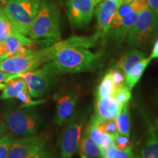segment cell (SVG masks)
I'll return each mask as SVG.
<instances>
[{
  "instance_id": "22",
  "label": "cell",
  "mask_w": 158,
  "mask_h": 158,
  "mask_svg": "<svg viewBox=\"0 0 158 158\" xmlns=\"http://www.w3.org/2000/svg\"><path fill=\"white\" fill-rule=\"evenodd\" d=\"M84 131L92 138V139L98 144L100 147H108L113 144V138L111 135H108L100 131L86 122V127Z\"/></svg>"
},
{
  "instance_id": "32",
  "label": "cell",
  "mask_w": 158,
  "mask_h": 158,
  "mask_svg": "<svg viewBox=\"0 0 158 158\" xmlns=\"http://www.w3.org/2000/svg\"><path fill=\"white\" fill-rule=\"evenodd\" d=\"M18 77H19V74H10L0 71V84L7 83Z\"/></svg>"
},
{
  "instance_id": "36",
  "label": "cell",
  "mask_w": 158,
  "mask_h": 158,
  "mask_svg": "<svg viewBox=\"0 0 158 158\" xmlns=\"http://www.w3.org/2000/svg\"><path fill=\"white\" fill-rule=\"evenodd\" d=\"M133 1H134V0H120V5H121V4L130 3Z\"/></svg>"
},
{
  "instance_id": "8",
  "label": "cell",
  "mask_w": 158,
  "mask_h": 158,
  "mask_svg": "<svg viewBox=\"0 0 158 158\" xmlns=\"http://www.w3.org/2000/svg\"><path fill=\"white\" fill-rule=\"evenodd\" d=\"M27 84L31 98H38L46 94L57 81L56 76L47 63L30 72L19 74Z\"/></svg>"
},
{
  "instance_id": "6",
  "label": "cell",
  "mask_w": 158,
  "mask_h": 158,
  "mask_svg": "<svg viewBox=\"0 0 158 158\" xmlns=\"http://www.w3.org/2000/svg\"><path fill=\"white\" fill-rule=\"evenodd\" d=\"M158 33V21L149 7L141 11L127 36V43L136 48H145Z\"/></svg>"
},
{
  "instance_id": "27",
  "label": "cell",
  "mask_w": 158,
  "mask_h": 158,
  "mask_svg": "<svg viewBox=\"0 0 158 158\" xmlns=\"http://www.w3.org/2000/svg\"><path fill=\"white\" fill-rule=\"evenodd\" d=\"M112 97L119 104L120 107L122 108L125 104L129 103L130 100H131V90L126 85H124L122 87L114 91Z\"/></svg>"
},
{
  "instance_id": "28",
  "label": "cell",
  "mask_w": 158,
  "mask_h": 158,
  "mask_svg": "<svg viewBox=\"0 0 158 158\" xmlns=\"http://www.w3.org/2000/svg\"><path fill=\"white\" fill-rule=\"evenodd\" d=\"M15 136L11 133H6L0 138V158H8L9 152Z\"/></svg>"
},
{
  "instance_id": "14",
  "label": "cell",
  "mask_w": 158,
  "mask_h": 158,
  "mask_svg": "<svg viewBox=\"0 0 158 158\" xmlns=\"http://www.w3.org/2000/svg\"><path fill=\"white\" fill-rule=\"evenodd\" d=\"M138 14L139 13L135 11L130 13L129 15L122 19L121 22L118 23L117 27H116L115 28L110 29L106 37L111 39L113 42L115 43L118 46L122 45V43L127 38L128 33L133 27L134 23L137 19Z\"/></svg>"
},
{
  "instance_id": "31",
  "label": "cell",
  "mask_w": 158,
  "mask_h": 158,
  "mask_svg": "<svg viewBox=\"0 0 158 158\" xmlns=\"http://www.w3.org/2000/svg\"><path fill=\"white\" fill-rule=\"evenodd\" d=\"M25 158H56V157L51 150L44 147L30 154Z\"/></svg>"
},
{
  "instance_id": "9",
  "label": "cell",
  "mask_w": 158,
  "mask_h": 158,
  "mask_svg": "<svg viewBox=\"0 0 158 158\" xmlns=\"http://www.w3.org/2000/svg\"><path fill=\"white\" fill-rule=\"evenodd\" d=\"M102 0H66L65 10L71 24L80 28L89 24Z\"/></svg>"
},
{
  "instance_id": "3",
  "label": "cell",
  "mask_w": 158,
  "mask_h": 158,
  "mask_svg": "<svg viewBox=\"0 0 158 158\" xmlns=\"http://www.w3.org/2000/svg\"><path fill=\"white\" fill-rule=\"evenodd\" d=\"M2 117L10 133L19 137L34 135L41 123L38 114L31 107L5 108Z\"/></svg>"
},
{
  "instance_id": "30",
  "label": "cell",
  "mask_w": 158,
  "mask_h": 158,
  "mask_svg": "<svg viewBox=\"0 0 158 158\" xmlns=\"http://www.w3.org/2000/svg\"><path fill=\"white\" fill-rule=\"evenodd\" d=\"M108 71L110 72L112 80L114 81L115 90L122 87V86L125 85L126 73L123 70L119 68H111Z\"/></svg>"
},
{
  "instance_id": "23",
  "label": "cell",
  "mask_w": 158,
  "mask_h": 158,
  "mask_svg": "<svg viewBox=\"0 0 158 158\" xmlns=\"http://www.w3.org/2000/svg\"><path fill=\"white\" fill-rule=\"evenodd\" d=\"M115 86L109 71H108L102 77L101 81L95 89V100L112 96Z\"/></svg>"
},
{
  "instance_id": "39",
  "label": "cell",
  "mask_w": 158,
  "mask_h": 158,
  "mask_svg": "<svg viewBox=\"0 0 158 158\" xmlns=\"http://www.w3.org/2000/svg\"><path fill=\"white\" fill-rule=\"evenodd\" d=\"M157 124H158V119H157Z\"/></svg>"
},
{
  "instance_id": "35",
  "label": "cell",
  "mask_w": 158,
  "mask_h": 158,
  "mask_svg": "<svg viewBox=\"0 0 158 158\" xmlns=\"http://www.w3.org/2000/svg\"><path fill=\"white\" fill-rule=\"evenodd\" d=\"M6 133H7V128L6 127L3 120L1 119L0 120V138L3 135H5Z\"/></svg>"
},
{
  "instance_id": "38",
  "label": "cell",
  "mask_w": 158,
  "mask_h": 158,
  "mask_svg": "<svg viewBox=\"0 0 158 158\" xmlns=\"http://www.w3.org/2000/svg\"><path fill=\"white\" fill-rule=\"evenodd\" d=\"M81 158H88V157H86V156H84V155H81Z\"/></svg>"
},
{
  "instance_id": "20",
  "label": "cell",
  "mask_w": 158,
  "mask_h": 158,
  "mask_svg": "<svg viewBox=\"0 0 158 158\" xmlns=\"http://www.w3.org/2000/svg\"><path fill=\"white\" fill-rule=\"evenodd\" d=\"M91 125L94 126L97 129L100 130L102 133L113 136L118 133L117 126H116V119H107L102 118L94 114L91 116L89 121H87Z\"/></svg>"
},
{
  "instance_id": "18",
  "label": "cell",
  "mask_w": 158,
  "mask_h": 158,
  "mask_svg": "<svg viewBox=\"0 0 158 158\" xmlns=\"http://www.w3.org/2000/svg\"><path fill=\"white\" fill-rule=\"evenodd\" d=\"M78 150L80 155H84L88 158H101L100 147L85 131L82 132Z\"/></svg>"
},
{
  "instance_id": "4",
  "label": "cell",
  "mask_w": 158,
  "mask_h": 158,
  "mask_svg": "<svg viewBox=\"0 0 158 158\" xmlns=\"http://www.w3.org/2000/svg\"><path fill=\"white\" fill-rule=\"evenodd\" d=\"M54 58L52 46L34 50L23 56H12L0 60V71L10 74H21L40 68Z\"/></svg>"
},
{
  "instance_id": "21",
  "label": "cell",
  "mask_w": 158,
  "mask_h": 158,
  "mask_svg": "<svg viewBox=\"0 0 158 158\" xmlns=\"http://www.w3.org/2000/svg\"><path fill=\"white\" fill-rule=\"evenodd\" d=\"M27 89L24 80L21 77L13 79L10 81L5 83V87L2 90L0 98L2 100H9V99L16 98L20 91Z\"/></svg>"
},
{
  "instance_id": "16",
  "label": "cell",
  "mask_w": 158,
  "mask_h": 158,
  "mask_svg": "<svg viewBox=\"0 0 158 158\" xmlns=\"http://www.w3.org/2000/svg\"><path fill=\"white\" fill-rule=\"evenodd\" d=\"M146 57V54L136 48L131 49L124 54L112 68L121 69L127 74L132 67L141 62Z\"/></svg>"
},
{
  "instance_id": "17",
  "label": "cell",
  "mask_w": 158,
  "mask_h": 158,
  "mask_svg": "<svg viewBox=\"0 0 158 158\" xmlns=\"http://www.w3.org/2000/svg\"><path fill=\"white\" fill-rule=\"evenodd\" d=\"M138 158H158V133L155 128H151L142 146Z\"/></svg>"
},
{
  "instance_id": "7",
  "label": "cell",
  "mask_w": 158,
  "mask_h": 158,
  "mask_svg": "<svg viewBox=\"0 0 158 158\" xmlns=\"http://www.w3.org/2000/svg\"><path fill=\"white\" fill-rule=\"evenodd\" d=\"M41 0H7L4 7L7 17L21 34L28 36Z\"/></svg>"
},
{
  "instance_id": "25",
  "label": "cell",
  "mask_w": 158,
  "mask_h": 158,
  "mask_svg": "<svg viewBox=\"0 0 158 158\" xmlns=\"http://www.w3.org/2000/svg\"><path fill=\"white\" fill-rule=\"evenodd\" d=\"M118 132L121 134L130 136V117L129 110V103L125 104L122 107L121 111L116 118Z\"/></svg>"
},
{
  "instance_id": "12",
  "label": "cell",
  "mask_w": 158,
  "mask_h": 158,
  "mask_svg": "<svg viewBox=\"0 0 158 158\" xmlns=\"http://www.w3.org/2000/svg\"><path fill=\"white\" fill-rule=\"evenodd\" d=\"M45 147V140L41 136L28 135L15 138L10 149L8 158H25Z\"/></svg>"
},
{
  "instance_id": "10",
  "label": "cell",
  "mask_w": 158,
  "mask_h": 158,
  "mask_svg": "<svg viewBox=\"0 0 158 158\" xmlns=\"http://www.w3.org/2000/svg\"><path fill=\"white\" fill-rule=\"evenodd\" d=\"M36 41L21 34L12 35L0 41V60L12 56H23L32 52Z\"/></svg>"
},
{
  "instance_id": "5",
  "label": "cell",
  "mask_w": 158,
  "mask_h": 158,
  "mask_svg": "<svg viewBox=\"0 0 158 158\" xmlns=\"http://www.w3.org/2000/svg\"><path fill=\"white\" fill-rule=\"evenodd\" d=\"M91 108L81 113H76L64 124V127L57 141L61 158H72L78 149L83 128L88 121Z\"/></svg>"
},
{
  "instance_id": "33",
  "label": "cell",
  "mask_w": 158,
  "mask_h": 158,
  "mask_svg": "<svg viewBox=\"0 0 158 158\" xmlns=\"http://www.w3.org/2000/svg\"><path fill=\"white\" fill-rule=\"evenodd\" d=\"M149 7L152 10L158 21V0H147Z\"/></svg>"
},
{
  "instance_id": "19",
  "label": "cell",
  "mask_w": 158,
  "mask_h": 158,
  "mask_svg": "<svg viewBox=\"0 0 158 158\" xmlns=\"http://www.w3.org/2000/svg\"><path fill=\"white\" fill-rule=\"evenodd\" d=\"M151 60L152 59L150 57H146L141 62L132 67L129 72L126 74L125 85L130 90H132V89L139 81Z\"/></svg>"
},
{
  "instance_id": "34",
  "label": "cell",
  "mask_w": 158,
  "mask_h": 158,
  "mask_svg": "<svg viewBox=\"0 0 158 158\" xmlns=\"http://www.w3.org/2000/svg\"><path fill=\"white\" fill-rule=\"evenodd\" d=\"M149 57L152 59L158 58V39L156 40L155 44V45H154L152 51L151 55H150Z\"/></svg>"
},
{
  "instance_id": "24",
  "label": "cell",
  "mask_w": 158,
  "mask_h": 158,
  "mask_svg": "<svg viewBox=\"0 0 158 158\" xmlns=\"http://www.w3.org/2000/svg\"><path fill=\"white\" fill-rule=\"evenodd\" d=\"M20 33L7 17L4 7H0V41Z\"/></svg>"
},
{
  "instance_id": "13",
  "label": "cell",
  "mask_w": 158,
  "mask_h": 158,
  "mask_svg": "<svg viewBox=\"0 0 158 158\" xmlns=\"http://www.w3.org/2000/svg\"><path fill=\"white\" fill-rule=\"evenodd\" d=\"M120 5V0H102L94 10L97 17V26L101 37H106L109 30L116 12Z\"/></svg>"
},
{
  "instance_id": "29",
  "label": "cell",
  "mask_w": 158,
  "mask_h": 158,
  "mask_svg": "<svg viewBox=\"0 0 158 158\" xmlns=\"http://www.w3.org/2000/svg\"><path fill=\"white\" fill-rule=\"evenodd\" d=\"M112 138H113V144L116 149L124 150L133 148L132 142L130 141L129 136L121 134L118 132L117 133L112 136Z\"/></svg>"
},
{
  "instance_id": "37",
  "label": "cell",
  "mask_w": 158,
  "mask_h": 158,
  "mask_svg": "<svg viewBox=\"0 0 158 158\" xmlns=\"http://www.w3.org/2000/svg\"><path fill=\"white\" fill-rule=\"evenodd\" d=\"M7 0H0V4L1 3H4V2H7Z\"/></svg>"
},
{
  "instance_id": "15",
  "label": "cell",
  "mask_w": 158,
  "mask_h": 158,
  "mask_svg": "<svg viewBox=\"0 0 158 158\" xmlns=\"http://www.w3.org/2000/svg\"><path fill=\"white\" fill-rule=\"evenodd\" d=\"M94 108V114L100 118L116 119L122 108L113 97L110 96L95 100Z\"/></svg>"
},
{
  "instance_id": "1",
  "label": "cell",
  "mask_w": 158,
  "mask_h": 158,
  "mask_svg": "<svg viewBox=\"0 0 158 158\" xmlns=\"http://www.w3.org/2000/svg\"><path fill=\"white\" fill-rule=\"evenodd\" d=\"M100 38L101 35L98 31L90 36H73L55 43L56 54L47 64L58 77L96 70L102 67V54L87 48L94 46Z\"/></svg>"
},
{
  "instance_id": "11",
  "label": "cell",
  "mask_w": 158,
  "mask_h": 158,
  "mask_svg": "<svg viewBox=\"0 0 158 158\" xmlns=\"http://www.w3.org/2000/svg\"><path fill=\"white\" fill-rule=\"evenodd\" d=\"M81 95L79 86L72 89L56 98V113L55 123L58 126L66 124L76 113V105Z\"/></svg>"
},
{
  "instance_id": "26",
  "label": "cell",
  "mask_w": 158,
  "mask_h": 158,
  "mask_svg": "<svg viewBox=\"0 0 158 158\" xmlns=\"http://www.w3.org/2000/svg\"><path fill=\"white\" fill-rule=\"evenodd\" d=\"M101 158H138L132 149L120 150L114 145L108 147H100Z\"/></svg>"
},
{
  "instance_id": "2",
  "label": "cell",
  "mask_w": 158,
  "mask_h": 158,
  "mask_svg": "<svg viewBox=\"0 0 158 158\" xmlns=\"http://www.w3.org/2000/svg\"><path fill=\"white\" fill-rule=\"evenodd\" d=\"M59 20L60 12L56 4L51 0H41L28 36L34 40L43 39L54 43L59 42L61 40Z\"/></svg>"
}]
</instances>
